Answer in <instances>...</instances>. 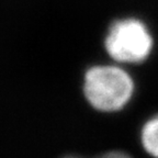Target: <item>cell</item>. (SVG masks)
Listing matches in <instances>:
<instances>
[{"label":"cell","instance_id":"obj_1","mask_svg":"<svg viewBox=\"0 0 158 158\" xmlns=\"http://www.w3.org/2000/svg\"><path fill=\"white\" fill-rule=\"evenodd\" d=\"M130 75L115 66H94L85 75L84 92L97 110L112 112L122 109L133 94Z\"/></svg>","mask_w":158,"mask_h":158},{"label":"cell","instance_id":"obj_3","mask_svg":"<svg viewBox=\"0 0 158 158\" xmlns=\"http://www.w3.org/2000/svg\"><path fill=\"white\" fill-rule=\"evenodd\" d=\"M142 143L149 155L158 158V115L144 125L142 131Z\"/></svg>","mask_w":158,"mask_h":158},{"label":"cell","instance_id":"obj_2","mask_svg":"<svg viewBox=\"0 0 158 158\" xmlns=\"http://www.w3.org/2000/svg\"><path fill=\"white\" fill-rule=\"evenodd\" d=\"M153 40L147 27L136 19H124L112 24L106 39V48L121 63H139L148 57Z\"/></svg>","mask_w":158,"mask_h":158},{"label":"cell","instance_id":"obj_4","mask_svg":"<svg viewBox=\"0 0 158 158\" xmlns=\"http://www.w3.org/2000/svg\"><path fill=\"white\" fill-rule=\"evenodd\" d=\"M64 158H78V157H73V156H68V157H64ZM99 158H132L130 155H127L126 153L123 152H109V153L102 155L101 157Z\"/></svg>","mask_w":158,"mask_h":158}]
</instances>
